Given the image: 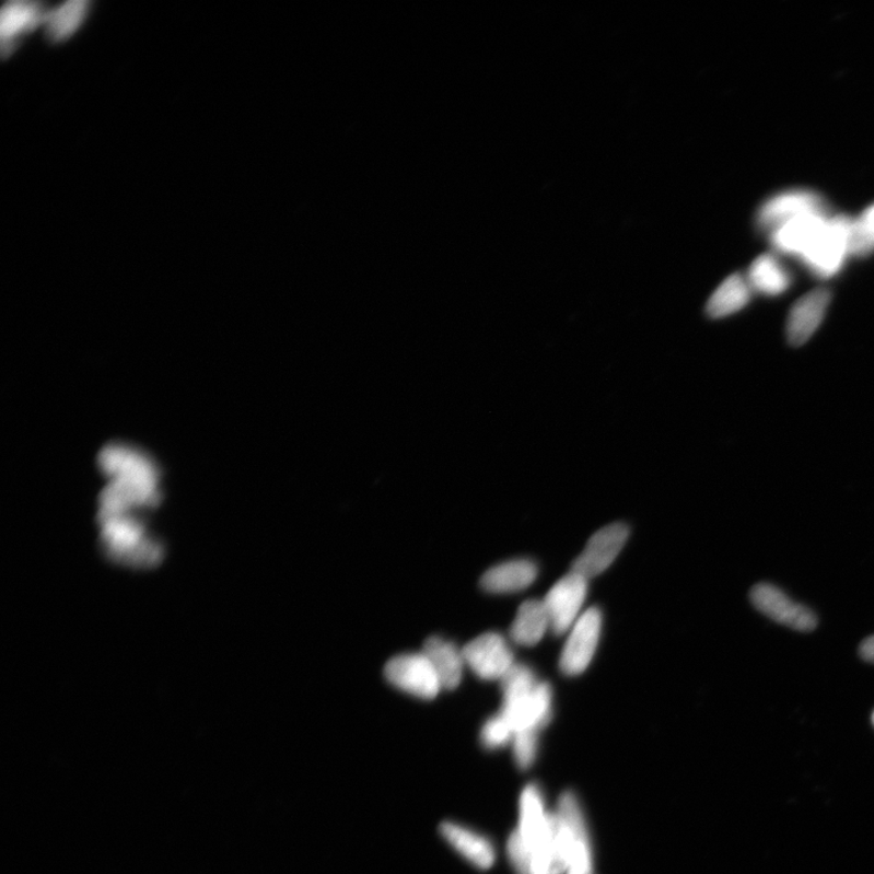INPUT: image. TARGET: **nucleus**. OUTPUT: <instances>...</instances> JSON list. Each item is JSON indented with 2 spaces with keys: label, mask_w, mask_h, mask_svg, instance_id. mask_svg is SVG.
Returning <instances> with one entry per match:
<instances>
[{
  "label": "nucleus",
  "mask_w": 874,
  "mask_h": 874,
  "mask_svg": "<svg viewBox=\"0 0 874 874\" xmlns=\"http://www.w3.org/2000/svg\"><path fill=\"white\" fill-rule=\"evenodd\" d=\"M853 218H828L801 259L817 278L829 279L842 269L849 254V230Z\"/></svg>",
  "instance_id": "20e7f679"
},
{
  "label": "nucleus",
  "mask_w": 874,
  "mask_h": 874,
  "mask_svg": "<svg viewBox=\"0 0 874 874\" xmlns=\"http://www.w3.org/2000/svg\"><path fill=\"white\" fill-rule=\"evenodd\" d=\"M827 214H809L789 221L771 232L773 247L780 253L802 257L826 224Z\"/></svg>",
  "instance_id": "4468645a"
},
{
  "label": "nucleus",
  "mask_w": 874,
  "mask_h": 874,
  "mask_svg": "<svg viewBox=\"0 0 874 874\" xmlns=\"http://www.w3.org/2000/svg\"><path fill=\"white\" fill-rule=\"evenodd\" d=\"M386 680L409 695L433 700L442 689L438 674L423 654H408L392 659L384 668Z\"/></svg>",
  "instance_id": "423d86ee"
},
{
  "label": "nucleus",
  "mask_w": 874,
  "mask_h": 874,
  "mask_svg": "<svg viewBox=\"0 0 874 874\" xmlns=\"http://www.w3.org/2000/svg\"><path fill=\"white\" fill-rule=\"evenodd\" d=\"M809 214H827L824 199L811 191H788L770 198L761 206L758 226L772 232L789 221Z\"/></svg>",
  "instance_id": "9b49d317"
},
{
  "label": "nucleus",
  "mask_w": 874,
  "mask_h": 874,
  "mask_svg": "<svg viewBox=\"0 0 874 874\" xmlns=\"http://www.w3.org/2000/svg\"><path fill=\"white\" fill-rule=\"evenodd\" d=\"M48 11L39 3L9 2L2 10V48L3 54L14 48L19 36L35 30L46 21Z\"/></svg>",
  "instance_id": "dca6fc26"
},
{
  "label": "nucleus",
  "mask_w": 874,
  "mask_h": 874,
  "mask_svg": "<svg viewBox=\"0 0 874 874\" xmlns=\"http://www.w3.org/2000/svg\"><path fill=\"white\" fill-rule=\"evenodd\" d=\"M440 834L459 855L480 870H489L494 864L496 850L491 840L474 829L456 823L440 826Z\"/></svg>",
  "instance_id": "ddd939ff"
},
{
  "label": "nucleus",
  "mask_w": 874,
  "mask_h": 874,
  "mask_svg": "<svg viewBox=\"0 0 874 874\" xmlns=\"http://www.w3.org/2000/svg\"><path fill=\"white\" fill-rule=\"evenodd\" d=\"M859 652L862 660L874 663V636L862 641Z\"/></svg>",
  "instance_id": "b1692460"
},
{
  "label": "nucleus",
  "mask_w": 874,
  "mask_h": 874,
  "mask_svg": "<svg viewBox=\"0 0 874 874\" xmlns=\"http://www.w3.org/2000/svg\"><path fill=\"white\" fill-rule=\"evenodd\" d=\"M748 281L741 275L730 276L708 301L706 312L712 318H723L743 310L750 299Z\"/></svg>",
  "instance_id": "aec40b11"
},
{
  "label": "nucleus",
  "mask_w": 874,
  "mask_h": 874,
  "mask_svg": "<svg viewBox=\"0 0 874 874\" xmlns=\"http://www.w3.org/2000/svg\"><path fill=\"white\" fill-rule=\"evenodd\" d=\"M556 815L566 859V874H594L591 838L578 796L572 792L563 793Z\"/></svg>",
  "instance_id": "7ed1b4c3"
},
{
  "label": "nucleus",
  "mask_w": 874,
  "mask_h": 874,
  "mask_svg": "<svg viewBox=\"0 0 874 874\" xmlns=\"http://www.w3.org/2000/svg\"><path fill=\"white\" fill-rule=\"evenodd\" d=\"M603 618L599 608L591 607L571 628L566 646L560 657V671L566 676H580L595 655L602 634Z\"/></svg>",
  "instance_id": "39448f33"
},
{
  "label": "nucleus",
  "mask_w": 874,
  "mask_h": 874,
  "mask_svg": "<svg viewBox=\"0 0 874 874\" xmlns=\"http://www.w3.org/2000/svg\"><path fill=\"white\" fill-rule=\"evenodd\" d=\"M464 662L483 680H502L515 665L512 649L497 633H486L462 650Z\"/></svg>",
  "instance_id": "1a4fd4ad"
},
{
  "label": "nucleus",
  "mask_w": 874,
  "mask_h": 874,
  "mask_svg": "<svg viewBox=\"0 0 874 874\" xmlns=\"http://www.w3.org/2000/svg\"><path fill=\"white\" fill-rule=\"evenodd\" d=\"M748 284L751 290L769 296H777L790 289L791 275L772 254H762L748 271Z\"/></svg>",
  "instance_id": "6ab92c4d"
},
{
  "label": "nucleus",
  "mask_w": 874,
  "mask_h": 874,
  "mask_svg": "<svg viewBox=\"0 0 874 874\" xmlns=\"http://www.w3.org/2000/svg\"><path fill=\"white\" fill-rule=\"evenodd\" d=\"M90 3L84 0H72L66 2L57 9L49 10L44 24L47 26L48 36L51 40L61 42L68 39L79 30L88 13Z\"/></svg>",
  "instance_id": "412c9836"
},
{
  "label": "nucleus",
  "mask_w": 874,
  "mask_h": 874,
  "mask_svg": "<svg viewBox=\"0 0 874 874\" xmlns=\"http://www.w3.org/2000/svg\"><path fill=\"white\" fill-rule=\"evenodd\" d=\"M629 537L626 524L608 525L595 533L582 555L574 560L572 571L590 580L603 573L616 560Z\"/></svg>",
  "instance_id": "9d476101"
},
{
  "label": "nucleus",
  "mask_w": 874,
  "mask_h": 874,
  "mask_svg": "<svg viewBox=\"0 0 874 874\" xmlns=\"http://www.w3.org/2000/svg\"><path fill=\"white\" fill-rule=\"evenodd\" d=\"M537 573L534 561L526 559L506 561L485 572L480 585L485 592L493 594L522 592L535 582Z\"/></svg>",
  "instance_id": "2eb2a0df"
},
{
  "label": "nucleus",
  "mask_w": 874,
  "mask_h": 874,
  "mask_svg": "<svg viewBox=\"0 0 874 874\" xmlns=\"http://www.w3.org/2000/svg\"><path fill=\"white\" fill-rule=\"evenodd\" d=\"M586 592L589 580L573 571L552 585L544 601L552 632L562 636L578 622Z\"/></svg>",
  "instance_id": "0eeeda50"
},
{
  "label": "nucleus",
  "mask_w": 874,
  "mask_h": 874,
  "mask_svg": "<svg viewBox=\"0 0 874 874\" xmlns=\"http://www.w3.org/2000/svg\"><path fill=\"white\" fill-rule=\"evenodd\" d=\"M750 602L758 611L772 621L800 632H812L817 627V617L802 604L795 603L778 586L759 583L750 591Z\"/></svg>",
  "instance_id": "6e6552de"
},
{
  "label": "nucleus",
  "mask_w": 874,
  "mask_h": 874,
  "mask_svg": "<svg viewBox=\"0 0 874 874\" xmlns=\"http://www.w3.org/2000/svg\"><path fill=\"white\" fill-rule=\"evenodd\" d=\"M874 250V205L859 219L851 220L849 230V254L869 256Z\"/></svg>",
  "instance_id": "4be33fe9"
},
{
  "label": "nucleus",
  "mask_w": 874,
  "mask_h": 874,
  "mask_svg": "<svg viewBox=\"0 0 874 874\" xmlns=\"http://www.w3.org/2000/svg\"><path fill=\"white\" fill-rule=\"evenodd\" d=\"M501 683V714L514 730V735H538L551 718L552 692L549 684L538 681L533 669L523 665H514Z\"/></svg>",
  "instance_id": "f03ea898"
},
{
  "label": "nucleus",
  "mask_w": 874,
  "mask_h": 874,
  "mask_svg": "<svg viewBox=\"0 0 874 874\" xmlns=\"http://www.w3.org/2000/svg\"><path fill=\"white\" fill-rule=\"evenodd\" d=\"M516 831L508 839V858L517 874H566V859L556 813L547 811L535 783L520 796Z\"/></svg>",
  "instance_id": "f257e3e1"
},
{
  "label": "nucleus",
  "mask_w": 874,
  "mask_h": 874,
  "mask_svg": "<svg viewBox=\"0 0 874 874\" xmlns=\"http://www.w3.org/2000/svg\"><path fill=\"white\" fill-rule=\"evenodd\" d=\"M423 654L433 665L442 689L455 690L462 681L464 662L463 652L451 641L431 637L427 640Z\"/></svg>",
  "instance_id": "f3484780"
},
{
  "label": "nucleus",
  "mask_w": 874,
  "mask_h": 874,
  "mask_svg": "<svg viewBox=\"0 0 874 874\" xmlns=\"http://www.w3.org/2000/svg\"><path fill=\"white\" fill-rule=\"evenodd\" d=\"M480 739L486 749H500L513 743L514 730L500 713L485 723L481 729Z\"/></svg>",
  "instance_id": "5701e85b"
},
{
  "label": "nucleus",
  "mask_w": 874,
  "mask_h": 874,
  "mask_svg": "<svg viewBox=\"0 0 874 874\" xmlns=\"http://www.w3.org/2000/svg\"><path fill=\"white\" fill-rule=\"evenodd\" d=\"M550 629L544 602L528 601L520 606L511 628V638L517 645L535 646Z\"/></svg>",
  "instance_id": "a211bd4d"
},
{
  "label": "nucleus",
  "mask_w": 874,
  "mask_h": 874,
  "mask_svg": "<svg viewBox=\"0 0 874 874\" xmlns=\"http://www.w3.org/2000/svg\"><path fill=\"white\" fill-rule=\"evenodd\" d=\"M872 723H873V725H874V712H873V714H872Z\"/></svg>",
  "instance_id": "393cba45"
},
{
  "label": "nucleus",
  "mask_w": 874,
  "mask_h": 874,
  "mask_svg": "<svg viewBox=\"0 0 874 874\" xmlns=\"http://www.w3.org/2000/svg\"><path fill=\"white\" fill-rule=\"evenodd\" d=\"M831 293L820 289L807 293L794 304L788 321V337L793 347H801L812 338L821 325Z\"/></svg>",
  "instance_id": "f8f14e48"
}]
</instances>
